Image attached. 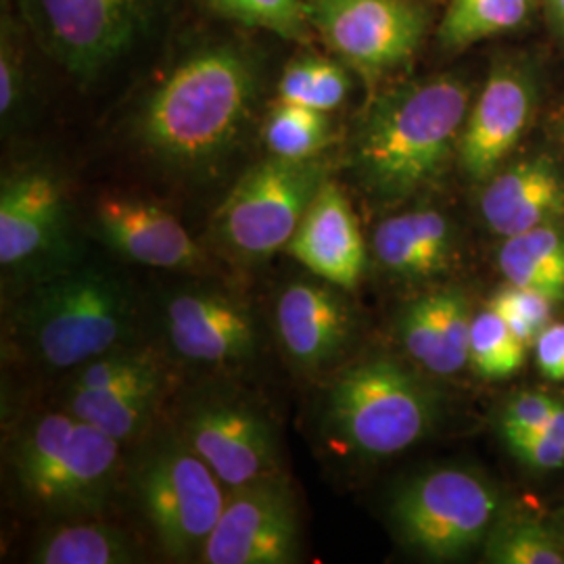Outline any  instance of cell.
<instances>
[{"mask_svg": "<svg viewBox=\"0 0 564 564\" xmlns=\"http://www.w3.org/2000/svg\"><path fill=\"white\" fill-rule=\"evenodd\" d=\"M470 86L431 76L387 90L370 105L351 149L354 170L379 202L414 197L440 181L458 155Z\"/></svg>", "mask_w": 564, "mask_h": 564, "instance_id": "1", "label": "cell"}, {"mask_svg": "<svg viewBox=\"0 0 564 564\" xmlns=\"http://www.w3.org/2000/svg\"><path fill=\"white\" fill-rule=\"evenodd\" d=\"M256 90V67L241 48H203L151 93L139 116V137L165 162L212 163L239 137Z\"/></svg>", "mask_w": 564, "mask_h": 564, "instance_id": "2", "label": "cell"}, {"mask_svg": "<svg viewBox=\"0 0 564 564\" xmlns=\"http://www.w3.org/2000/svg\"><path fill=\"white\" fill-rule=\"evenodd\" d=\"M130 284L101 265H84L39 284L21 307L23 339L51 368H80L120 349L134 330Z\"/></svg>", "mask_w": 564, "mask_h": 564, "instance_id": "3", "label": "cell"}, {"mask_svg": "<svg viewBox=\"0 0 564 564\" xmlns=\"http://www.w3.org/2000/svg\"><path fill=\"white\" fill-rule=\"evenodd\" d=\"M120 442L69 410L44 414L21 433L13 468L23 496L63 517H90L109 502Z\"/></svg>", "mask_w": 564, "mask_h": 564, "instance_id": "4", "label": "cell"}, {"mask_svg": "<svg viewBox=\"0 0 564 564\" xmlns=\"http://www.w3.org/2000/svg\"><path fill=\"white\" fill-rule=\"evenodd\" d=\"M440 419L437 393L389 358L351 364L330 384L326 423L337 442L381 460L423 442Z\"/></svg>", "mask_w": 564, "mask_h": 564, "instance_id": "5", "label": "cell"}, {"mask_svg": "<svg viewBox=\"0 0 564 564\" xmlns=\"http://www.w3.org/2000/svg\"><path fill=\"white\" fill-rule=\"evenodd\" d=\"M500 510L498 487L479 470L437 466L400 487L391 519L403 544L429 558L452 561L484 544Z\"/></svg>", "mask_w": 564, "mask_h": 564, "instance_id": "6", "label": "cell"}, {"mask_svg": "<svg viewBox=\"0 0 564 564\" xmlns=\"http://www.w3.org/2000/svg\"><path fill=\"white\" fill-rule=\"evenodd\" d=\"M134 494L163 552L202 561L228 489L182 437L155 445L134 468Z\"/></svg>", "mask_w": 564, "mask_h": 564, "instance_id": "7", "label": "cell"}, {"mask_svg": "<svg viewBox=\"0 0 564 564\" xmlns=\"http://www.w3.org/2000/svg\"><path fill=\"white\" fill-rule=\"evenodd\" d=\"M328 174L326 162L270 160L237 182L216 216L218 239L242 260H265L284 249L300 228Z\"/></svg>", "mask_w": 564, "mask_h": 564, "instance_id": "8", "label": "cell"}, {"mask_svg": "<svg viewBox=\"0 0 564 564\" xmlns=\"http://www.w3.org/2000/svg\"><path fill=\"white\" fill-rule=\"evenodd\" d=\"M163 0H18L42 51L74 78L90 80L151 30Z\"/></svg>", "mask_w": 564, "mask_h": 564, "instance_id": "9", "label": "cell"}, {"mask_svg": "<svg viewBox=\"0 0 564 564\" xmlns=\"http://www.w3.org/2000/svg\"><path fill=\"white\" fill-rule=\"evenodd\" d=\"M312 30L351 67L381 76L410 59L424 36V11L412 0H305Z\"/></svg>", "mask_w": 564, "mask_h": 564, "instance_id": "10", "label": "cell"}, {"mask_svg": "<svg viewBox=\"0 0 564 564\" xmlns=\"http://www.w3.org/2000/svg\"><path fill=\"white\" fill-rule=\"evenodd\" d=\"M300 554V514L281 475L228 489L223 514L202 561L207 564H286Z\"/></svg>", "mask_w": 564, "mask_h": 564, "instance_id": "11", "label": "cell"}, {"mask_svg": "<svg viewBox=\"0 0 564 564\" xmlns=\"http://www.w3.org/2000/svg\"><path fill=\"white\" fill-rule=\"evenodd\" d=\"M181 437L226 489L279 473L272 426L260 410L239 398L214 395L195 403L182 423Z\"/></svg>", "mask_w": 564, "mask_h": 564, "instance_id": "12", "label": "cell"}, {"mask_svg": "<svg viewBox=\"0 0 564 564\" xmlns=\"http://www.w3.org/2000/svg\"><path fill=\"white\" fill-rule=\"evenodd\" d=\"M538 107V78L529 63L498 61L464 121L458 162L475 182L491 178L523 139Z\"/></svg>", "mask_w": 564, "mask_h": 564, "instance_id": "13", "label": "cell"}, {"mask_svg": "<svg viewBox=\"0 0 564 564\" xmlns=\"http://www.w3.org/2000/svg\"><path fill=\"white\" fill-rule=\"evenodd\" d=\"M95 224L102 241L130 262L167 270H197L207 262L184 226L155 203L107 195L97 203Z\"/></svg>", "mask_w": 564, "mask_h": 564, "instance_id": "14", "label": "cell"}, {"mask_svg": "<svg viewBox=\"0 0 564 564\" xmlns=\"http://www.w3.org/2000/svg\"><path fill=\"white\" fill-rule=\"evenodd\" d=\"M165 328L174 349L193 362L241 364L256 354L251 314L223 293L193 291L172 297Z\"/></svg>", "mask_w": 564, "mask_h": 564, "instance_id": "15", "label": "cell"}, {"mask_svg": "<svg viewBox=\"0 0 564 564\" xmlns=\"http://www.w3.org/2000/svg\"><path fill=\"white\" fill-rule=\"evenodd\" d=\"M284 251L339 289H354L366 270V247L356 214L339 184L324 182Z\"/></svg>", "mask_w": 564, "mask_h": 564, "instance_id": "16", "label": "cell"}, {"mask_svg": "<svg viewBox=\"0 0 564 564\" xmlns=\"http://www.w3.org/2000/svg\"><path fill=\"white\" fill-rule=\"evenodd\" d=\"M484 223L498 237H514L564 218V178L547 155L498 170L479 199Z\"/></svg>", "mask_w": 564, "mask_h": 564, "instance_id": "17", "label": "cell"}, {"mask_svg": "<svg viewBox=\"0 0 564 564\" xmlns=\"http://www.w3.org/2000/svg\"><path fill=\"white\" fill-rule=\"evenodd\" d=\"M330 282L300 281L282 291L276 328L293 362L318 368L337 358L351 333V314Z\"/></svg>", "mask_w": 564, "mask_h": 564, "instance_id": "18", "label": "cell"}, {"mask_svg": "<svg viewBox=\"0 0 564 564\" xmlns=\"http://www.w3.org/2000/svg\"><path fill=\"white\" fill-rule=\"evenodd\" d=\"M65 220L59 182L44 170H21L0 191V263L30 262L57 241Z\"/></svg>", "mask_w": 564, "mask_h": 564, "instance_id": "19", "label": "cell"}, {"mask_svg": "<svg viewBox=\"0 0 564 564\" xmlns=\"http://www.w3.org/2000/svg\"><path fill=\"white\" fill-rule=\"evenodd\" d=\"M473 312L460 289H440L408 303L398 323L403 349L437 377H452L468 364Z\"/></svg>", "mask_w": 564, "mask_h": 564, "instance_id": "20", "label": "cell"}, {"mask_svg": "<svg viewBox=\"0 0 564 564\" xmlns=\"http://www.w3.org/2000/svg\"><path fill=\"white\" fill-rule=\"evenodd\" d=\"M372 251L384 272L398 281H433L456 258L454 226L435 209L403 212L377 226Z\"/></svg>", "mask_w": 564, "mask_h": 564, "instance_id": "21", "label": "cell"}, {"mask_svg": "<svg viewBox=\"0 0 564 564\" xmlns=\"http://www.w3.org/2000/svg\"><path fill=\"white\" fill-rule=\"evenodd\" d=\"M163 375L111 384L97 391H69L67 410L118 442L139 437L162 398Z\"/></svg>", "mask_w": 564, "mask_h": 564, "instance_id": "22", "label": "cell"}, {"mask_svg": "<svg viewBox=\"0 0 564 564\" xmlns=\"http://www.w3.org/2000/svg\"><path fill=\"white\" fill-rule=\"evenodd\" d=\"M498 263L510 284L538 291L552 302L563 300L564 230L558 224H545L508 237Z\"/></svg>", "mask_w": 564, "mask_h": 564, "instance_id": "23", "label": "cell"}, {"mask_svg": "<svg viewBox=\"0 0 564 564\" xmlns=\"http://www.w3.org/2000/svg\"><path fill=\"white\" fill-rule=\"evenodd\" d=\"M34 563L123 564L134 563L137 552L126 533L109 524H67L42 538Z\"/></svg>", "mask_w": 564, "mask_h": 564, "instance_id": "24", "label": "cell"}, {"mask_svg": "<svg viewBox=\"0 0 564 564\" xmlns=\"http://www.w3.org/2000/svg\"><path fill=\"white\" fill-rule=\"evenodd\" d=\"M533 0H452L440 25V42L447 51H464L477 42L521 28Z\"/></svg>", "mask_w": 564, "mask_h": 564, "instance_id": "25", "label": "cell"}, {"mask_svg": "<svg viewBox=\"0 0 564 564\" xmlns=\"http://www.w3.org/2000/svg\"><path fill=\"white\" fill-rule=\"evenodd\" d=\"M485 556L498 564H563L564 538L531 514H500L485 540Z\"/></svg>", "mask_w": 564, "mask_h": 564, "instance_id": "26", "label": "cell"}, {"mask_svg": "<svg viewBox=\"0 0 564 564\" xmlns=\"http://www.w3.org/2000/svg\"><path fill=\"white\" fill-rule=\"evenodd\" d=\"M330 139L328 113L297 102L279 101L263 128V141L270 153L282 160L318 158Z\"/></svg>", "mask_w": 564, "mask_h": 564, "instance_id": "27", "label": "cell"}, {"mask_svg": "<svg viewBox=\"0 0 564 564\" xmlns=\"http://www.w3.org/2000/svg\"><path fill=\"white\" fill-rule=\"evenodd\" d=\"M351 90V78L341 63L303 57L286 65L279 84V97L284 102H297L318 111H333Z\"/></svg>", "mask_w": 564, "mask_h": 564, "instance_id": "28", "label": "cell"}, {"mask_svg": "<svg viewBox=\"0 0 564 564\" xmlns=\"http://www.w3.org/2000/svg\"><path fill=\"white\" fill-rule=\"evenodd\" d=\"M524 345L505 318L487 307L473 316L468 364L484 379L512 377L524 362Z\"/></svg>", "mask_w": 564, "mask_h": 564, "instance_id": "29", "label": "cell"}, {"mask_svg": "<svg viewBox=\"0 0 564 564\" xmlns=\"http://www.w3.org/2000/svg\"><path fill=\"white\" fill-rule=\"evenodd\" d=\"M226 18L263 28L289 41H305L312 23L305 0H207Z\"/></svg>", "mask_w": 564, "mask_h": 564, "instance_id": "30", "label": "cell"}, {"mask_svg": "<svg viewBox=\"0 0 564 564\" xmlns=\"http://www.w3.org/2000/svg\"><path fill=\"white\" fill-rule=\"evenodd\" d=\"M155 375H163L162 366L151 354L120 347L90 362L82 364L78 377L69 384V391H97L111 384Z\"/></svg>", "mask_w": 564, "mask_h": 564, "instance_id": "31", "label": "cell"}, {"mask_svg": "<svg viewBox=\"0 0 564 564\" xmlns=\"http://www.w3.org/2000/svg\"><path fill=\"white\" fill-rule=\"evenodd\" d=\"M554 303L556 302H552L538 291L521 289L508 282L505 289H500L491 297L489 307L505 318L506 324L524 345H529L538 339V335L547 324L552 323Z\"/></svg>", "mask_w": 564, "mask_h": 564, "instance_id": "32", "label": "cell"}, {"mask_svg": "<svg viewBox=\"0 0 564 564\" xmlns=\"http://www.w3.org/2000/svg\"><path fill=\"white\" fill-rule=\"evenodd\" d=\"M512 456L531 470L550 473L564 466V403H558L552 419L535 433L506 440Z\"/></svg>", "mask_w": 564, "mask_h": 564, "instance_id": "33", "label": "cell"}, {"mask_svg": "<svg viewBox=\"0 0 564 564\" xmlns=\"http://www.w3.org/2000/svg\"><path fill=\"white\" fill-rule=\"evenodd\" d=\"M558 400H554L547 393H519L517 398H512L510 402L506 403L502 410V419H500V429L505 440H512V437H521V435H529L535 433L538 429H542L552 414L558 408Z\"/></svg>", "mask_w": 564, "mask_h": 564, "instance_id": "34", "label": "cell"}, {"mask_svg": "<svg viewBox=\"0 0 564 564\" xmlns=\"http://www.w3.org/2000/svg\"><path fill=\"white\" fill-rule=\"evenodd\" d=\"M23 59L18 28L11 20H2V42H0V113L11 116L20 102L23 84Z\"/></svg>", "mask_w": 564, "mask_h": 564, "instance_id": "35", "label": "cell"}, {"mask_svg": "<svg viewBox=\"0 0 564 564\" xmlns=\"http://www.w3.org/2000/svg\"><path fill=\"white\" fill-rule=\"evenodd\" d=\"M538 368L550 381H564V323H550L533 341Z\"/></svg>", "mask_w": 564, "mask_h": 564, "instance_id": "36", "label": "cell"}, {"mask_svg": "<svg viewBox=\"0 0 564 564\" xmlns=\"http://www.w3.org/2000/svg\"><path fill=\"white\" fill-rule=\"evenodd\" d=\"M544 7L552 28L564 39V0H544Z\"/></svg>", "mask_w": 564, "mask_h": 564, "instance_id": "37", "label": "cell"}, {"mask_svg": "<svg viewBox=\"0 0 564 564\" xmlns=\"http://www.w3.org/2000/svg\"><path fill=\"white\" fill-rule=\"evenodd\" d=\"M561 141H563V144H564V121H563V126H561Z\"/></svg>", "mask_w": 564, "mask_h": 564, "instance_id": "38", "label": "cell"}]
</instances>
